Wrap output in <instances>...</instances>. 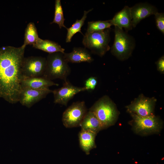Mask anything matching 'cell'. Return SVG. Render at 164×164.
<instances>
[{"mask_svg": "<svg viewBox=\"0 0 164 164\" xmlns=\"http://www.w3.org/2000/svg\"><path fill=\"white\" fill-rule=\"evenodd\" d=\"M89 111L93 112L98 119L102 130L113 125L119 114L115 104L107 95L96 101Z\"/></svg>", "mask_w": 164, "mask_h": 164, "instance_id": "2", "label": "cell"}, {"mask_svg": "<svg viewBox=\"0 0 164 164\" xmlns=\"http://www.w3.org/2000/svg\"><path fill=\"white\" fill-rule=\"evenodd\" d=\"M97 134L92 132L81 130L78 135L80 147L88 155L91 150L96 148L95 137Z\"/></svg>", "mask_w": 164, "mask_h": 164, "instance_id": "16", "label": "cell"}, {"mask_svg": "<svg viewBox=\"0 0 164 164\" xmlns=\"http://www.w3.org/2000/svg\"><path fill=\"white\" fill-rule=\"evenodd\" d=\"M87 112L84 101L73 103L63 114L62 121L64 125L67 128L80 126Z\"/></svg>", "mask_w": 164, "mask_h": 164, "instance_id": "7", "label": "cell"}, {"mask_svg": "<svg viewBox=\"0 0 164 164\" xmlns=\"http://www.w3.org/2000/svg\"><path fill=\"white\" fill-rule=\"evenodd\" d=\"M26 47H0V97L10 104L19 102Z\"/></svg>", "mask_w": 164, "mask_h": 164, "instance_id": "1", "label": "cell"}, {"mask_svg": "<svg viewBox=\"0 0 164 164\" xmlns=\"http://www.w3.org/2000/svg\"><path fill=\"white\" fill-rule=\"evenodd\" d=\"M114 32V39L111 52L119 60H126L131 56L135 47V39L123 29L116 26Z\"/></svg>", "mask_w": 164, "mask_h": 164, "instance_id": "4", "label": "cell"}, {"mask_svg": "<svg viewBox=\"0 0 164 164\" xmlns=\"http://www.w3.org/2000/svg\"><path fill=\"white\" fill-rule=\"evenodd\" d=\"M64 56L68 63H91L94 60L90 53L85 48L80 47H74L71 52L65 53Z\"/></svg>", "mask_w": 164, "mask_h": 164, "instance_id": "15", "label": "cell"}, {"mask_svg": "<svg viewBox=\"0 0 164 164\" xmlns=\"http://www.w3.org/2000/svg\"><path fill=\"white\" fill-rule=\"evenodd\" d=\"M86 91L85 87L75 86L67 80L61 87L53 91L54 103L67 106L69 101L76 94Z\"/></svg>", "mask_w": 164, "mask_h": 164, "instance_id": "10", "label": "cell"}, {"mask_svg": "<svg viewBox=\"0 0 164 164\" xmlns=\"http://www.w3.org/2000/svg\"><path fill=\"white\" fill-rule=\"evenodd\" d=\"M97 82L96 77H91L86 80L84 87L86 91L93 90L95 88Z\"/></svg>", "mask_w": 164, "mask_h": 164, "instance_id": "24", "label": "cell"}, {"mask_svg": "<svg viewBox=\"0 0 164 164\" xmlns=\"http://www.w3.org/2000/svg\"><path fill=\"white\" fill-rule=\"evenodd\" d=\"M80 126L82 130L90 131L97 134L102 130L99 121L94 114L90 111L86 113Z\"/></svg>", "mask_w": 164, "mask_h": 164, "instance_id": "17", "label": "cell"}, {"mask_svg": "<svg viewBox=\"0 0 164 164\" xmlns=\"http://www.w3.org/2000/svg\"><path fill=\"white\" fill-rule=\"evenodd\" d=\"M64 53L57 52L49 54L46 58V65L43 77L51 80L57 79L67 80L71 69L65 60Z\"/></svg>", "mask_w": 164, "mask_h": 164, "instance_id": "3", "label": "cell"}, {"mask_svg": "<svg viewBox=\"0 0 164 164\" xmlns=\"http://www.w3.org/2000/svg\"><path fill=\"white\" fill-rule=\"evenodd\" d=\"M54 85L58 86L59 84L43 76L32 77H23L21 83L22 89H40L48 88Z\"/></svg>", "mask_w": 164, "mask_h": 164, "instance_id": "14", "label": "cell"}, {"mask_svg": "<svg viewBox=\"0 0 164 164\" xmlns=\"http://www.w3.org/2000/svg\"><path fill=\"white\" fill-rule=\"evenodd\" d=\"M46 65V58L42 56L24 57L22 62V72L23 77L43 76Z\"/></svg>", "mask_w": 164, "mask_h": 164, "instance_id": "8", "label": "cell"}, {"mask_svg": "<svg viewBox=\"0 0 164 164\" xmlns=\"http://www.w3.org/2000/svg\"><path fill=\"white\" fill-rule=\"evenodd\" d=\"M93 9H91L87 11H84L83 16L80 20L77 19L75 22L71 26L67 28V33L66 39V42L70 43L73 36L77 32H80L83 34L81 31V28L84 25L85 20L87 17V15L90 12L92 11Z\"/></svg>", "mask_w": 164, "mask_h": 164, "instance_id": "19", "label": "cell"}, {"mask_svg": "<svg viewBox=\"0 0 164 164\" xmlns=\"http://www.w3.org/2000/svg\"><path fill=\"white\" fill-rule=\"evenodd\" d=\"M156 99L154 97H146L141 94L128 105L127 111L130 114L145 117L153 115Z\"/></svg>", "mask_w": 164, "mask_h": 164, "instance_id": "9", "label": "cell"}, {"mask_svg": "<svg viewBox=\"0 0 164 164\" xmlns=\"http://www.w3.org/2000/svg\"><path fill=\"white\" fill-rule=\"evenodd\" d=\"M109 21L112 26H117L121 29L124 28L125 31L127 32L131 30L133 27L131 8L128 6H125Z\"/></svg>", "mask_w": 164, "mask_h": 164, "instance_id": "13", "label": "cell"}, {"mask_svg": "<svg viewBox=\"0 0 164 164\" xmlns=\"http://www.w3.org/2000/svg\"><path fill=\"white\" fill-rule=\"evenodd\" d=\"M156 26L157 29L163 35L164 34V14L156 12L154 15Z\"/></svg>", "mask_w": 164, "mask_h": 164, "instance_id": "23", "label": "cell"}, {"mask_svg": "<svg viewBox=\"0 0 164 164\" xmlns=\"http://www.w3.org/2000/svg\"><path fill=\"white\" fill-rule=\"evenodd\" d=\"M133 28L142 19L158 12L157 9L154 6L147 2L137 4L131 8Z\"/></svg>", "mask_w": 164, "mask_h": 164, "instance_id": "12", "label": "cell"}, {"mask_svg": "<svg viewBox=\"0 0 164 164\" xmlns=\"http://www.w3.org/2000/svg\"><path fill=\"white\" fill-rule=\"evenodd\" d=\"M55 6L54 19L51 24L55 23L57 24L60 29H61L62 27L67 29V28L64 25V22L65 19L64 17L61 1L56 0Z\"/></svg>", "mask_w": 164, "mask_h": 164, "instance_id": "22", "label": "cell"}, {"mask_svg": "<svg viewBox=\"0 0 164 164\" xmlns=\"http://www.w3.org/2000/svg\"><path fill=\"white\" fill-rule=\"evenodd\" d=\"M130 114L132 118L130 124L137 134L143 135L158 133L162 128L160 119L154 115L142 117Z\"/></svg>", "mask_w": 164, "mask_h": 164, "instance_id": "6", "label": "cell"}, {"mask_svg": "<svg viewBox=\"0 0 164 164\" xmlns=\"http://www.w3.org/2000/svg\"><path fill=\"white\" fill-rule=\"evenodd\" d=\"M53 90L49 88L36 89L29 88H22L19 102L22 105L30 108L36 103L45 98Z\"/></svg>", "mask_w": 164, "mask_h": 164, "instance_id": "11", "label": "cell"}, {"mask_svg": "<svg viewBox=\"0 0 164 164\" xmlns=\"http://www.w3.org/2000/svg\"><path fill=\"white\" fill-rule=\"evenodd\" d=\"M111 28L86 34L84 36L82 43L91 52L102 57L110 49Z\"/></svg>", "mask_w": 164, "mask_h": 164, "instance_id": "5", "label": "cell"}, {"mask_svg": "<svg viewBox=\"0 0 164 164\" xmlns=\"http://www.w3.org/2000/svg\"><path fill=\"white\" fill-rule=\"evenodd\" d=\"M32 46L36 49L40 50L49 54L57 52L65 53V49L60 45L49 40H44L39 38L37 43Z\"/></svg>", "mask_w": 164, "mask_h": 164, "instance_id": "18", "label": "cell"}, {"mask_svg": "<svg viewBox=\"0 0 164 164\" xmlns=\"http://www.w3.org/2000/svg\"><path fill=\"white\" fill-rule=\"evenodd\" d=\"M158 70L163 73L164 72V57H161L156 63Z\"/></svg>", "mask_w": 164, "mask_h": 164, "instance_id": "25", "label": "cell"}, {"mask_svg": "<svg viewBox=\"0 0 164 164\" xmlns=\"http://www.w3.org/2000/svg\"><path fill=\"white\" fill-rule=\"evenodd\" d=\"M112 26L109 20L88 22L87 31L85 34L101 31L110 28Z\"/></svg>", "mask_w": 164, "mask_h": 164, "instance_id": "21", "label": "cell"}, {"mask_svg": "<svg viewBox=\"0 0 164 164\" xmlns=\"http://www.w3.org/2000/svg\"><path fill=\"white\" fill-rule=\"evenodd\" d=\"M40 38L35 24L30 22L27 25L25 30L23 45H33L36 43Z\"/></svg>", "mask_w": 164, "mask_h": 164, "instance_id": "20", "label": "cell"}]
</instances>
